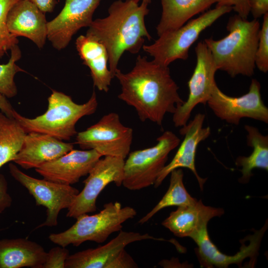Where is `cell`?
<instances>
[{
	"label": "cell",
	"instance_id": "obj_13",
	"mask_svg": "<svg viewBox=\"0 0 268 268\" xmlns=\"http://www.w3.org/2000/svg\"><path fill=\"white\" fill-rule=\"evenodd\" d=\"M101 0H66L59 14L47 22V39L57 50L66 48L81 28L89 27Z\"/></svg>",
	"mask_w": 268,
	"mask_h": 268
},
{
	"label": "cell",
	"instance_id": "obj_25",
	"mask_svg": "<svg viewBox=\"0 0 268 268\" xmlns=\"http://www.w3.org/2000/svg\"><path fill=\"white\" fill-rule=\"evenodd\" d=\"M169 188L158 203L146 214L140 219L138 223H146L160 210L169 206H182L193 204L197 200L188 193L183 183L184 173L181 168L176 169L170 173Z\"/></svg>",
	"mask_w": 268,
	"mask_h": 268
},
{
	"label": "cell",
	"instance_id": "obj_26",
	"mask_svg": "<svg viewBox=\"0 0 268 268\" xmlns=\"http://www.w3.org/2000/svg\"><path fill=\"white\" fill-rule=\"evenodd\" d=\"M21 58V50L16 45L10 49L8 62L0 64V93L7 98H13L17 94L14 76L17 72L24 71L16 63Z\"/></svg>",
	"mask_w": 268,
	"mask_h": 268
},
{
	"label": "cell",
	"instance_id": "obj_24",
	"mask_svg": "<svg viewBox=\"0 0 268 268\" xmlns=\"http://www.w3.org/2000/svg\"><path fill=\"white\" fill-rule=\"evenodd\" d=\"M26 134L15 119L0 113V169L14 160Z\"/></svg>",
	"mask_w": 268,
	"mask_h": 268
},
{
	"label": "cell",
	"instance_id": "obj_34",
	"mask_svg": "<svg viewBox=\"0 0 268 268\" xmlns=\"http://www.w3.org/2000/svg\"><path fill=\"white\" fill-rule=\"evenodd\" d=\"M43 12H50L53 11L57 3L55 0H30Z\"/></svg>",
	"mask_w": 268,
	"mask_h": 268
},
{
	"label": "cell",
	"instance_id": "obj_22",
	"mask_svg": "<svg viewBox=\"0 0 268 268\" xmlns=\"http://www.w3.org/2000/svg\"><path fill=\"white\" fill-rule=\"evenodd\" d=\"M161 19L156 31L158 36L177 29L195 15L204 12L217 0H160Z\"/></svg>",
	"mask_w": 268,
	"mask_h": 268
},
{
	"label": "cell",
	"instance_id": "obj_28",
	"mask_svg": "<svg viewBox=\"0 0 268 268\" xmlns=\"http://www.w3.org/2000/svg\"><path fill=\"white\" fill-rule=\"evenodd\" d=\"M255 57V65L262 72L268 71V12L263 16Z\"/></svg>",
	"mask_w": 268,
	"mask_h": 268
},
{
	"label": "cell",
	"instance_id": "obj_3",
	"mask_svg": "<svg viewBox=\"0 0 268 268\" xmlns=\"http://www.w3.org/2000/svg\"><path fill=\"white\" fill-rule=\"evenodd\" d=\"M260 28L258 19L249 21L235 14L227 22V36L218 40L205 39L217 70L226 72L232 77L240 74L252 76Z\"/></svg>",
	"mask_w": 268,
	"mask_h": 268
},
{
	"label": "cell",
	"instance_id": "obj_35",
	"mask_svg": "<svg viewBox=\"0 0 268 268\" xmlns=\"http://www.w3.org/2000/svg\"><path fill=\"white\" fill-rule=\"evenodd\" d=\"M0 110L7 117L13 118L15 110L13 108L7 98L0 93Z\"/></svg>",
	"mask_w": 268,
	"mask_h": 268
},
{
	"label": "cell",
	"instance_id": "obj_21",
	"mask_svg": "<svg viewBox=\"0 0 268 268\" xmlns=\"http://www.w3.org/2000/svg\"><path fill=\"white\" fill-rule=\"evenodd\" d=\"M75 46L83 64L90 70L94 86L100 91L107 92L113 77L108 67L109 57L105 46L95 39L82 35L76 39Z\"/></svg>",
	"mask_w": 268,
	"mask_h": 268
},
{
	"label": "cell",
	"instance_id": "obj_23",
	"mask_svg": "<svg viewBox=\"0 0 268 268\" xmlns=\"http://www.w3.org/2000/svg\"><path fill=\"white\" fill-rule=\"evenodd\" d=\"M248 133V145L253 149L249 156H239L235 164L241 167L242 177L239 179L241 183H248L252 176V171L255 168L268 170V136L263 135L256 127L245 125Z\"/></svg>",
	"mask_w": 268,
	"mask_h": 268
},
{
	"label": "cell",
	"instance_id": "obj_31",
	"mask_svg": "<svg viewBox=\"0 0 268 268\" xmlns=\"http://www.w3.org/2000/svg\"><path fill=\"white\" fill-rule=\"evenodd\" d=\"M138 266L131 256L125 250L121 251L108 264L106 268H137Z\"/></svg>",
	"mask_w": 268,
	"mask_h": 268
},
{
	"label": "cell",
	"instance_id": "obj_5",
	"mask_svg": "<svg viewBox=\"0 0 268 268\" xmlns=\"http://www.w3.org/2000/svg\"><path fill=\"white\" fill-rule=\"evenodd\" d=\"M136 215V211L132 207H123L117 201L109 202L98 213L78 216L70 228L50 234L49 239L52 243L64 247L70 244L77 247L88 241L102 243L113 233L121 231L122 224Z\"/></svg>",
	"mask_w": 268,
	"mask_h": 268
},
{
	"label": "cell",
	"instance_id": "obj_16",
	"mask_svg": "<svg viewBox=\"0 0 268 268\" xmlns=\"http://www.w3.org/2000/svg\"><path fill=\"white\" fill-rule=\"evenodd\" d=\"M73 147L72 143L64 142L47 134L28 133L13 161L24 169H35L66 154Z\"/></svg>",
	"mask_w": 268,
	"mask_h": 268
},
{
	"label": "cell",
	"instance_id": "obj_27",
	"mask_svg": "<svg viewBox=\"0 0 268 268\" xmlns=\"http://www.w3.org/2000/svg\"><path fill=\"white\" fill-rule=\"evenodd\" d=\"M18 0H0V58L18 43L17 37L8 30L6 24L7 14Z\"/></svg>",
	"mask_w": 268,
	"mask_h": 268
},
{
	"label": "cell",
	"instance_id": "obj_17",
	"mask_svg": "<svg viewBox=\"0 0 268 268\" xmlns=\"http://www.w3.org/2000/svg\"><path fill=\"white\" fill-rule=\"evenodd\" d=\"M47 22L44 13L30 0H18L6 17L7 28L13 35L28 38L39 49L47 39Z\"/></svg>",
	"mask_w": 268,
	"mask_h": 268
},
{
	"label": "cell",
	"instance_id": "obj_2",
	"mask_svg": "<svg viewBox=\"0 0 268 268\" xmlns=\"http://www.w3.org/2000/svg\"><path fill=\"white\" fill-rule=\"evenodd\" d=\"M148 4L139 5L134 0H117L108 9V15L93 20L86 36L102 43L109 57V69L114 78L118 65L125 51L137 54L144 45L145 38L151 36L145 26Z\"/></svg>",
	"mask_w": 268,
	"mask_h": 268
},
{
	"label": "cell",
	"instance_id": "obj_30",
	"mask_svg": "<svg viewBox=\"0 0 268 268\" xmlns=\"http://www.w3.org/2000/svg\"><path fill=\"white\" fill-rule=\"evenodd\" d=\"M216 6L231 7L237 15L245 19L250 13L249 0H217Z\"/></svg>",
	"mask_w": 268,
	"mask_h": 268
},
{
	"label": "cell",
	"instance_id": "obj_11",
	"mask_svg": "<svg viewBox=\"0 0 268 268\" xmlns=\"http://www.w3.org/2000/svg\"><path fill=\"white\" fill-rule=\"evenodd\" d=\"M214 114L222 120L238 125L243 118L268 123V108L261 94V84L253 79L246 94L238 97L224 94L215 83L207 103Z\"/></svg>",
	"mask_w": 268,
	"mask_h": 268
},
{
	"label": "cell",
	"instance_id": "obj_4",
	"mask_svg": "<svg viewBox=\"0 0 268 268\" xmlns=\"http://www.w3.org/2000/svg\"><path fill=\"white\" fill-rule=\"evenodd\" d=\"M47 111L33 118L25 117L15 110L13 118L26 133L47 134L61 140H69L77 134L75 125L81 118L94 114L98 107L95 91L85 103L78 104L63 92L53 90L48 98Z\"/></svg>",
	"mask_w": 268,
	"mask_h": 268
},
{
	"label": "cell",
	"instance_id": "obj_36",
	"mask_svg": "<svg viewBox=\"0 0 268 268\" xmlns=\"http://www.w3.org/2000/svg\"><path fill=\"white\" fill-rule=\"evenodd\" d=\"M134 0L137 3H138L140 0H141L142 2H144L148 4L149 3L151 2L152 0Z\"/></svg>",
	"mask_w": 268,
	"mask_h": 268
},
{
	"label": "cell",
	"instance_id": "obj_9",
	"mask_svg": "<svg viewBox=\"0 0 268 268\" xmlns=\"http://www.w3.org/2000/svg\"><path fill=\"white\" fill-rule=\"evenodd\" d=\"M8 168L12 177L24 187L35 199L36 205L46 208V219L36 228L57 226L60 212L69 207L78 194V190L71 185L32 177L12 163L9 164Z\"/></svg>",
	"mask_w": 268,
	"mask_h": 268
},
{
	"label": "cell",
	"instance_id": "obj_32",
	"mask_svg": "<svg viewBox=\"0 0 268 268\" xmlns=\"http://www.w3.org/2000/svg\"><path fill=\"white\" fill-rule=\"evenodd\" d=\"M7 191L6 179L0 174V213L9 207L12 203V198Z\"/></svg>",
	"mask_w": 268,
	"mask_h": 268
},
{
	"label": "cell",
	"instance_id": "obj_8",
	"mask_svg": "<svg viewBox=\"0 0 268 268\" xmlns=\"http://www.w3.org/2000/svg\"><path fill=\"white\" fill-rule=\"evenodd\" d=\"M133 130L124 125L119 115L112 112L85 130L77 133L75 143L81 149H94L102 156L125 159L130 152Z\"/></svg>",
	"mask_w": 268,
	"mask_h": 268
},
{
	"label": "cell",
	"instance_id": "obj_19",
	"mask_svg": "<svg viewBox=\"0 0 268 268\" xmlns=\"http://www.w3.org/2000/svg\"><path fill=\"white\" fill-rule=\"evenodd\" d=\"M223 213L222 208L206 206L200 200L193 204L178 207L162 224L177 237L192 238L207 227L211 218Z\"/></svg>",
	"mask_w": 268,
	"mask_h": 268
},
{
	"label": "cell",
	"instance_id": "obj_33",
	"mask_svg": "<svg viewBox=\"0 0 268 268\" xmlns=\"http://www.w3.org/2000/svg\"><path fill=\"white\" fill-rule=\"evenodd\" d=\"M250 12L257 19L268 12V0H249Z\"/></svg>",
	"mask_w": 268,
	"mask_h": 268
},
{
	"label": "cell",
	"instance_id": "obj_15",
	"mask_svg": "<svg viewBox=\"0 0 268 268\" xmlns=\"http://www.w3.org/2000/svg\"><path fill=\"white\" fill-rule=\"evenodd\" d=\"M204 118L203 114L198 113L185 126L181 127L180 133L184 136L183 141L171 161L165 165L159 174L154 184L155 188L158 187L173 170L187 168L193 172L201 190H203L206 179L201 178L198 174L195 165V157L199 144L210 134L209 127H203Z\"/></svg>",
	"mask_w": 268,
	"mask_h": 268
},
{
	"label": "cell",
	"instance_id": "obj_7",
	"mask_svg": "<svg viewBox=\"0 0 268 268\" xmlns=\"http://www.w3.org/2000/svg\"><path fill=\"white\" fill-rule=\"evenodd\" d=\"M156 140L157 143L152 147L129 153L124 167L122 185L125 188L136 191L154 185L169 154L180 142L170 131L164 132Z\"/></svg>",
	"mask_w": 268,
	"mask_h": 268
},
{
	"label": "cell",
	"instance_id": "obj_10",
	"mask_svg": "<svg viewBox=\"0 0 268 268\" xmlns=\"http://www.w3.org/2000/svg\"><path fill=\"white\" fill-rule=\"evenodd\" d=\"M125 159L106 156L100 158L91 169L84 186L79 192L67 209V216L76 218L85 213L96 210V200L100 193L110 183L118 187L122 185Z\"/></svg>",
	"mask_w": 268,
	"mask_h": 268
},
{
	"label": "cell",
	"instance_id": "obj_14",
	"mask_svg": "<svg viewBox=\"0 0 268 268\" xmlns=\"http://www.w3.org/2000/svg\"><path fill=\"white\" fill-rule=\"evenodd\" d=\"M102 157L94 149H72L60 157L35 169L44 179L62 184L71 185L87 175Z\"/></svg>",
	"mask_w": 268,
	"mask_h": 268
},
{
	"label": "cell",
	"instance_id": "obj_18",
	"mask_svg": "<svg viewBox=\"0 0 268 268\" xmlns=\"http://www.w3.org/2000/svg\"><path fill=\"white\" fill-rule=\"evenodd\" d=\"M165 241L148 234L120 231L119 234L107 244L69 255L65 268H106L108 264L129 244L144 240Z\"/></svg>",
	"mask_w": 268,
	"mask_h": 268
},
{
	"label": "cell",
	"instance_id": "obj_1",
	"mask_svg": "<svg viewBox=\"0 0 268 268\" xmlns=\"http://www.w3.org/2000/svg\"><path fill=\"white\" fill-rule=\"evenodd\" d=\"M115 77L121 86L118 98L134 107L141 122L149 120L161 127L166 113L173 114L184 103L172 79L168 67L137 56L128 73L119 69Z\"/></svg>",
	"mask_w": 268,
	"mask_h": 268
},
{
	"label": "cell",
	"instance_id": "obj_12",
	"mask_svg": "<svg viewBox=\"0 0 268 268\" xmlns=\"http://www.w3.org/2000/svg\"><path fill=\"white\" fill-rule=\"evenodd\" d=\"M197 64L188 82V99L173 114L176 127L185 126L194 108L199 104H205L216 83L215 74L217 70L211 53L204 41L199 42L196 48Z\"/></svg>",
	"mask_w": 268,
	"mask_h": 268
},
{
	"label": "cell",
	"instance_id": "obj_29",
	"mask_svg": "<svg viewBox=\"0 0 268 268\" xmlns=\"http://www.w3.org/2000/svg\"><path fill=\"white\" fill-rule=\"evenodd\" d=\"M66 247L59 246L52 248L47 255L42 268H65V263L69 256Z\"/></svg>",
	"mask_w": 268,
	"mask_h": 268
},
{
	"label": "cell",
	"instance_id": "obj_20",
	"mask_svg": "<svg viewBox=\"0 0 268 268\" xmlns=\"http://www.w3.org/2000/svg\"><path fill=\"white\" fill-rule=\"evenodd\" d=\"M46 255L41 245L27 239L0 240V268H42Z\"/></svg>",
	"mask_w": 268,
	"mask_h": 268
},
{
	"label": "cell",
	"instance_id": "obj_6",
	"mask_svg": "<svg viewBox=\"0 0 268 268\" xmlns=\"http://www.w3.org/2000/svg\"><path fill=\"white\" fill-rule=\"evenodd\" d=\"M232 10L231 7L216 6L180 28L162 33L154 43L143 45L142 48L153 58L154 62L162 66L168 67L178 59L186 60L190 47L201 33Z\"/></svg>",
	"mask_w": 268,
	"mask_h": 268
}]
</instances>
